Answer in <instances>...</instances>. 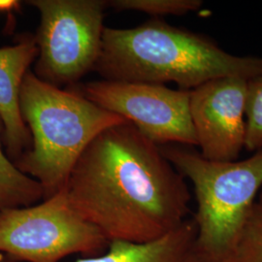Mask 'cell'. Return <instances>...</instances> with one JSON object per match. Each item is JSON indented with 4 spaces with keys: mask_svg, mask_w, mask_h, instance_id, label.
Masks as SVG:
<instances>
[{
    "mask_svg": "<svg viewBox=\"0 0 262 262\" xmlns=\"http://www.w3.org/2000/svg\"><path fill=\"white\" fill-rule=\"evenodd\" d=\"M19 111L32 142L14 164L40 184L43 200L66 187L76 162L97 135L128 122L77 91L41 81L30 69L20 86Z\"/></svg>",
    "mask_w": 262,
    "mask_h": 262,
    "instance_id": "obj_3",
    "label": "cell"
},
{
    "mask_svg": "<svg viewBox=\"0 0 262 262\" xmlns=\"http://www.w3.org/2000/svg\"><path fill=\"white\" fill-rule=\"evenodd\" d=\"M193 186L197 248L202 262H232L236 245L262 188V150L234 161H212L189 148L159 146Z\"/></svg>",
    "mask_w": 262,
    "mask_h": 262,
    "instance_id": "obj_4",
    "label": "cell"
},
{
    "mask_svg": "<svg viewBox=\"0 0 262 262\" xmlns=\"http://www.w3.org/2000/svg\"><path fill=\"white\" fill-rule=\"evenodd\" d=\"M70 205L109 241L145 243L189 217L191 195L159 145L131 122L102 131L66 183Z\"/></svg>",
    "mask_w": 262,
    "mask_h": 262,
    "instance_id": "obj_1",
    "label": "cell"
},
{
    "mask_svg": "<svg viewBox=\"0 0 262 262\" xmlns=\"http://www.w3.org/2000/svg\"><path fill=\"white\" fill-rule=\"evenodd\" d=\"M94 70L104 80L175 83L191 91L219 78L262 75V57L236 56L207 36L155 19L133 28H104Z\"/></svg>",
    "mask_w": 262,
    "mask_h": 262,
    "instance_id": "obj_2",
    "label": "cell"
},
{
    "mask_svg": "<svg viewBox=\"0 0 262 262\" xmlns=\"http://www.w3.org/2000/svg\"><path fill=\"white\" fill-rule=\"evenodd\" d=\"M82 92L97 106L122 116L159 146H197L189 111L190 91L103 80L84 84Z\"/></svg>",
    "mask_w": 262,
    "mask_h": 262,
    "instance_id": "obj_7",
    "label": "cell"
},
{
    "mask_svg": "<svg viewBox=\"0 0 262 262\" xmlns=\"http://www.w3.org/2000/svg\"><path fill=\"white\" fill-rule=\"evenodd\" d=\"M246 140L249 151L262 150V75L248 81L246 100Z\"/></svg>",
    "mask_w": 262,
    "mask_h": 262,
    "instance_id": "obj_14",
    "label": "cell"
},
{
    "mask_svg": "<svg viewBox=\"0 0 262 262\" xmlns=\"http://www.w3.org/2000/svg\"><path fill=\"white\" fill-rule=\"evenodd\" d=\"M258 202L262 203V188L260 192H259V195H258Z\"/></svg>",
    "mask_w": 262,
    "mask_h": 262,
    "instance_id": "obj_16",
    "label": "cell"
},
{
    "mask_svg": "<svg viewBox=\"0 0 262 262\" xmlns=\"http://www.w3.org/2000/svg\"><path fill=\"white\" fill-rule=\"evenodd\" d=\"M75 262H202L197 248V226L187 217L162 237L145 243L112 241L107 251Z\"/></svg>",
    "mask_w": 262,
    "mask_h": 262,
    "instance_id": "obj_10",
    "label": "cell"
},
{
    "mask_svg": "<svg viewBox=\"0 0 262 262\" xmlns=\"http://www.w3.org/2000/svg\"><path fill=\"white\" fill-rule=\"evenodd\" d=\"M107 6L117 11H136L154 17L183 16L202 8L201 0H112Z\"/></svg>",
    "mask_w": 262,
    "mask_h": 262,
    "instance_id": "obj_12",
    "label": "cell"
},
{
    "mask_svg": "<svg viewBox=\"0 0 262 262\" xmlns=\"http://www.w3.org/2000/svg\"><path fill=\"white\" fill-rule=\"evenodd\" d=\"M248 81L224 77L190 91L191 122L204 159L234 161L245 148Z\"/></svg>",
    "mask_w": 262,
    "mask_h": 262,
    "instance_id": "obj_8",
    "label": "cell"
},
{
    "mask_svg": "<svg viewBox=\"0 0 262 262\" xmlns=\"http://www.w3.org/2000/svg\"><path fill=\"white\" fill-rule=\"evenodd\" d=\"M21 2L18 0H0V13L12 16L14 12L20 10Z\"/></svg>",
    "mask_w": 262,
    "mask_h": 262,
    "instance_id": "obj_15",
    "label": "cell"
},
{
    "mask_svg": "<svg viewBox=\"0 0 262 262\" xmlns=\"http://www.w3.org/2000/svg\"><path fill=\"white\" fill-rule=\"evenodd\" d=\"M3 126L0 119V209L32 206L43 200L37 181L20 172L3 150Z\"/></svg>",
    "mask_w": 262,
    "mask_h": 262,
    "instance_id": "obj_11",
    "label": "cell"
},
{
    "mask_svg": "<svg viewBox=\"0 0 262 262\" xmlns=\"http://www.w3.org/2000/svg\"><path fill=\"white\" fill-rule=\"evenodd\" d=\"M232 262H262V203L258 201L246 220Z\"/></svg>",
    "mask_w": 262,
    "mask_h": 262,
    "instance_id": "obj_13",
    "label": "cell"
},
{
    "mask_svg": "<svg viewBox=\"0 0 262 262\" xmlns=\"http://www.w3.org/2000/svg\"><path fill=\"white\" fill-rule=\"evenodd\" d=\"M0 262H6L4 261V258L2 256H0Z\"/></svg>",
    "mask_w": 262,
    "mask_h": 262,
    "instance_id": "obj_17",
    "label": "cell"
},
{
    "mask_svg": "<svg viewBox=\"0 0 262 262\" xmlns=\"http://www.w3.org/2000/svg\"><path fill=\"white\" fill-rule=\"evenodd\" d=\"M39 11L34 35L39 49L33 73L61 89L77 83L94 70L100 55L104 11L102 0H29Z\"/></svg>",
    "mask_w": 262,
    "mask_h": 262,
    "instance_id": "obj_6",
    "label": "cell"
},
{
    "mask_svg": "<svg viewBox=\"0 0 262 262\" xmlns=\"http://www.w3.org/2000/svg\"><path fill=\"white\" fill-rule=\"evenodd\" d=\"M39 49L34 35H23L9 47L0 48V119L5 152L13 163L31 147V135L19 111V92Z\"/></svg>",
    "mask_w": 262,
    "mask_h": 262,
    "instance_id": "obj_9",
    "label": "cell"
},
{
    "mask_svg": "<svg viewBox=\"0 0 262 262\" xmlns=\"http://www.w3.org/2000/svg\"><path fill=\"white\" fill-rule=\"evenodd\" d=\"M109 243L72 208L64 188L32 206L0 209V253L10 261L59 262L75 253L96 256Z\"/></svg>",
    "mask_w": 262,
    "mask_h": 262,
    "instance_id": "obj_5",
    "label": "cell"
}]
</instances>
